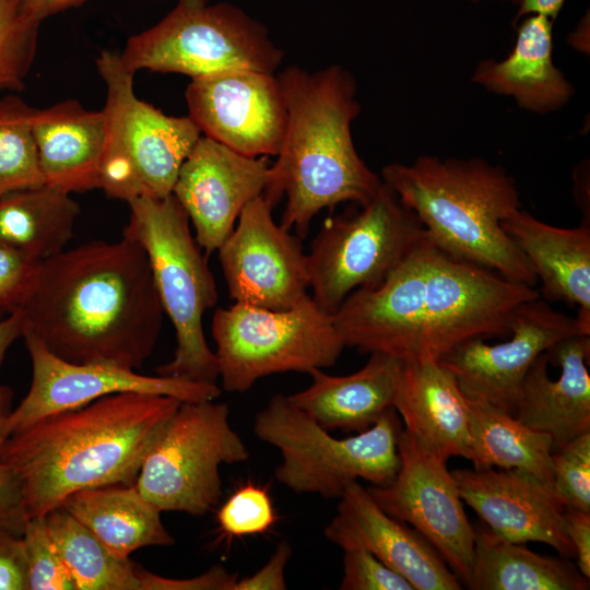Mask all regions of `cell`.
Wrapping results in <instances>:
<instances>
[{
	"label": "cell",
	"mask_w": 590,
	"mask_h": 590,
	"mask_svg": "<svg viewBox=\"0 0 590 590\" xmlns=\"http://www.w3.org/2000/svg\"><path fill=\"white\" fill-rule=\"evenodd\" d=\"M539 296L535 286L455 258L427 238L381 284L353 291L332 315L345 346L418 363L470 339L510 334L515 310Z\"/></svg>",
	"instance_id": "cell-1"
},
{
	"label": "cell",
	"mask_w": 590,
	"mask_h": 590,
	"mask_svg": "<svg viewBox=\"0 0 590 590\" xmlns=\"http://www.w3.org/2000/svg\"><path fill=\"white\" fill-rule=\"evenodd\" d=\"M21 310L24 332L57 357L130 369L153 353L165 315L145 250L125 235L43 260Z\"/></svg>",
	"instance_id": "cell-2"
},
{
	"label": "cell",
	"mask_w": 590,
	"mask_h": 590,
	"mask_svg": "<svg viewBox=\"0 0 590 590\" xmlns=\"http://www.w3.org/2000/svg\"><path fill=\"white\" fill-rule=\"evenodd\" d=\"M180 402L166 396L115 393L8 435L0 460L22 486L28 518H44L83 488L134 485Z\"/></svg>",
	"instance_id": "cell-3"
},
{
	"label": "cell",
	"mask_w": 590,
	"mask_h": 590,
	"mask_svg": "<svg viewBox=\"0 0 590 590\" xmlns=\"http://www.w3.org/2000/svg\"><path fill=\"white\" fill-rule=\"evenodd\" d=\"M285 98L287 122L278 160L263 192L274 206L286 205L281 226L307 235L311 220L342 202L367 204L382 185L359 157L352 122L361 106L353 75L334 64L310 72L296 66L276 75Z\"/></svg>",
	"instance_id": "cell-4"
},
{
	"label": "cell",
	"mask_w": 590,
	"mask_h": 590,
	"mask_svg": "<svg viewBox=\"0 0 590 590\" xmlns=\"http://www.w3.org/2000/svg\"><path fill=\"white\" fill-rule=\"evenodd\" d=\"M381 180L440 249L509 281L535 286L532 267L502 227V221L521 209L516 182L503 167L477 157L421 155L410 165L385 166Z\"/></svg>",
	"instance_id": "cell-5"
},
{
	"label": "cell",
	"mask_w": 590,
	"mask_h": 590,
	"mask_svg": "<svg viewBox=\"0 0 590 590\" xmlns=\"http://www.w3.org/2000/svg\"><path fill=\"white\" fill-rule=\"evenodd\" d=\"M125 236L145 250L165 315L177 346L172 361L156 368L160 376L215 384L220 377L215 353L209 347L202 316L217 302V290L205 256L192 236L189 219L172 193L128 201Z\"/></svg>",
	"instance_id": "cell-6"
},
{
	"label": "cell",
	"mask_w": 590,
	"mask_h": 590,
	"mask_svg": "<svg viewBox=\"0 0 590 590\" xmlns=\"http://www.w3.org/2000/svg\"><path fill=\"white\" fill-rule=\"evenodd\" d=\"M402 424L391 406L368 429L337 438L284 394L273 396L257 413L253 433L279 449L282 462L275 479L297 494L339 498L362 479L385 486L396 476Z\"/></svg>",
	"instance_id": "cell-7"
},
{
	"label": "cell",
	"mask_w": 590,
	"mask_h": 590,
	"mask_svg": "<svg viewBox=\"0 0 590 590\" xmlns=\"http://www.w3.org/2000/svg\"><path fill=\"white\" fill-rule=\"evenodd\" d=\"M96 68L106 86L99 188L127 202L172 194L179 169L202 133L189 116H168L138 98L134 73L120 55L103 50Z\"/></svg>",
	"instance_id": "cell-8"
},
{
	"label": "cell",
	"mask_w": 590,
	"mask_h": 590,
	"mask_svg": "<svg viewBox=\"0 0 590 590\" xmlns=\"http://www.w3.org/2000/svg\"><path fill=\"white\" fill-rule=\"evenodd\" d=\"M120 58L134 74L145 69L192 79L228 70L275 74L283 51L236 5L178 0L158 23L130 36Z\"/></svg>",
	"instance_id": "cell-9"
},
{
	"label": "cell",
	"mask_w": 590,
	"mask_h": 590,
	"mask_svg": "<svg viewBox=\"0 0 590 590\" xmlns=\"http://www.w3.org/2000/svg\"><path fill=\"white\" fill-rule=\"evenodd\" d=\"M222 386L243 393L266 376L335 364L345 347L333 315L309 296L287 310L235 303L212 318Z\"/></svg>",
	"instance_id": "cell-10"
},
{
	"label": "cell",
	"mask_w": 590,
	"mask_h": 590,
	"mask_svg": "<svg viewBox=\"0 0 590 590\" xmlns=\"http://www.w3.org/2000/svg\"><path fill=\"white\" fill-rule=\"evenodd\" d=\"M427 238L416 215L382 181L361 211L328 219L311 241V298L333 314L353 291L381 284Z\"/></svg>",
	"instance_id": "cell-11"
},
{
	"label": "cell",
	"mask_w": 590,
	"mask_h": 590,
	"mask_svg": "<svg viewBox=\"0 0 590 590\" xmlns=\"http://www.w3.org/2000/svg\"><path fill=\"white\" fill-rule=\"evenodd\" d=\"M228 416L226 403L180 402L142 463L140 493L162 511L212 510L222 496L220 465L249 458Z\"/></svg>",
	"instance_id": "cell-12"
},
{
	"label": "cell",
	"mask_w": 590,
	"mask_h": 590,
	"mask_svg": "<svg viewBox=\"0 0 590 590\" xmlns=\"http://www.w3.org/2000/svg\"><path fill=\"white\" fill-rule=\"evenodd\" d=\"M400 465L385 486L367 489L391 517L411 524L440 554L462 585L468 582L476 531L463 509L447 460L424 449L402 429L398 440Z\"/></svg>",
	"instance_id": "cell-13"
},
{
	"label": "cell",
	"mask_w": 590,
	"mask_h": 590,
	"mask_svg": "<svg viewBox=\"0 0 590 590\" xmlns=\"http://www.w3.org/2000/svg\"><path fill=\"white\" fill-rule=\"evenodd\" d=\"M509 330L511 338L505 342L486 344L484 339H470L437 362L469 400L512 415L534 361L560 340L586 333L576 318L553 309L541 296L518 306Z\"/></svg>",
	"instance_id": "cell-14"
},
{
	"label": "cell",
	"mask_w": 590,
	"mask_h": 590,
	"mask_svg": "<svg viewBox=\"0 0 590 590\" xmlns=\"http://www.w3.org/2000/svg\"><path fill=\"white\" fill-rule=\"evenodd\" d=\"M23 339L32 361V382L25 398L3 417L5 436L46 415L76 409L115 393L166 396L181 402L211 401L221 394L216 384L146 376L103 363H70L49 352L33 333L24 332Z\"/></svg>",
	"instance_id": "cell-15"
},
{
	"label": "cell",
	"mask_w": 590,
	"mask_h": 590,
	"mask_svg": "<svg viewBox=\"0 0 590 590\" xmlns=\"http://www.w3.org/2000/svg\"><path fill=\"white\" fill-rule=\"evenodd\" d=\"M272 209L263 194L248 202L217 251L235 303L287 310L310 296L308 260L299 236L278 225Z\"/></svg>",
	"instance_id": "cell-16"
},
{
	"label": "cell",
	"mask_w": 590,
	"mask_h": 590,
	"mask_svg": "<svg viewBox=\"0 0 590 590\" xmlns=\"http://www.w3.org/2000/svg\"><path fill=\"white\" fill-rule=\"evenodd\" d=\"M189 117L205 137L247 156H276L287 109L275 74L228 70L192 78Z\"/></svg>",
	"instance_id": "cell-17"
},
{
	"label": "cell",
	"mask_w": 590,
	"mask_h": 590,
	"mask_svg": "<svg viewBox=\"0 0 590 590\" xmlns=\"http://www.w3.org/2000/svg\"><path fill=\"white\" fill-rule=\"evenodd\" d=\"M270 166L268 156H247L205 135L197 141L172 193L206 255L217 250L233 232L245 205L263 194Z\"/></svg>",
	"instance_id": "cell-18"
},
{
	"label": "cell",
	"mask_w": 590,
	"mask_h": 590,
	"mask_svg": "<svg viewBox=\"0 0 590 590\" xmlns=\"http://www.w3.org/2000/svg\"><path fill=\"white\" fill-rule=\"evenodd\" d=\"M451 474L462 502L492 531L516 543H544L565 557H575L566 508L552 485L518 469H457Z\"/></svg>",
	"instance_id": "cell-19"
},
{
	"label": "cell",
	"mask_w": 590,
	"mask_h": 590,
	"mask_svg": "<svg viewBox=\"0 0 590 590\" xmlns=\"http://www.w3.org/2000/svg\"><path fill=\"white\" fill-rule=\"evenodd\" d=\"M323 534L343 551L362 548L402 575L414 590H461L457 575L415 529L386 511L357 481L347 485Z\"/></svg>",
	"instance_id": "cell-20"
},
{
	"label": "cell",
	"mask_w": 590,
	"mask_h": 590,
	"mask_svg": "<svg viewBox=\"0 0 590 590\" xmlns=\"http://www.w3.org/2000/svg\"><path fill=\"white\" fill-rule=\"evenodd\" d=\"M590 335L565 338L531 365L514 416L548 434L553 451L590 432Z\"/></svg>",
	"instance_id": "cell-21"
},
{
	"label": "cell",
	"mask_w": 590,
	"mask_h": 590,
	"mask_svg": "<svg viewBox=\"0 0 590 590\" xmlns=\"http://www.w3.org/2000/svg\"><path fill=\"white\" fill-rule=\"evenodd\" d=\"M392 408L424 449L448 460L469 455V399L437 361L402 363Z\"/></svg>",
	"instance_id": "cell-22"
},
{
	"label": "cell",
	"mask_w": 590,
	"mask_h": 590,
	"mask_svg": "<svg viewBox=\"0 0 590 590\" xmlns=\"http://www.w3.org/2000/svg\"><path fill=\"white\" fill-rule=\"evenodd\" d=\"M502 227L527 258L538 281L540 296L578 307L580 327L590 331V225L575 228L546 224L519 209Z\"/></svg>",
	"instance_id": "cell-23"
},
{
	"label": "cell",
	"mask_w": 590,
	"mask_h": 590,
	"mask_svg": "<svg viewBox=\"0 0 590 590\" xmlns=\"http://www.w3.org/2000/svg\"><path fill=\"white\" fill-rule=\"evenodd\" d=\"M32 129L45 185L68 193L99 188L106 135L103 110L66 99L35 108Z\"/></svg>",
	"instance_id": "cell-24"
},
{
	"label": "cell",
	"mask_w": 590,
	"mask_h": 590,
	"mask_svg": "<svg viewBox=\"0 0 590 590\" xmlns=\"http://www.w3.org/2000/svg\"><path fill=\"white\" fill-rule=\"evenodd\" d=\"M400 368L396 357L370 353L367 363L351 375L310 370L311 384L288 398L327 430L361 433L392 406Z\"/></svg>",
	"instance_id": "cell-25"
},
{
	"label": "cell",
	"mask_w": 590,
	"mask_h": 590,
	"mask_svg": "<svg viewBox=\"0 0 590 590\" xmlns=\"http://www.w3.org/2000/svg\"><path fill=\"white\" fill-rule=\"evenodd\" d=\"M552 24L542 14L524 19L509 56L482 61L472 81L492 93L514 97L527 110L545 114L563 107L574 87L553 62Z\"/></svg>",
	"instance_id": "cell-26"
},
{
	"label": "cell",
	"mask_w": 590,
	"mask_h": 590,
	"mask_svg": "<svg viewBox=\"0 0 590 590\" xmlns=\"http://www.w3.org/2000/svg\"><path fill=\"white\" fill-rule=\"evenodd\" d=\"M60 507L119 558H129L141 547L175 543L162 522V510L148 500L135 484L83 488L69 495Z\"/></svg>",
	"instance_id": "cell-27"
},
{
	"label": "cell",
	"mask_w": 590,
	"mask_h": 590,
	"mask_svg": "<svg viewBox=\"0 0 590 590\" xmlns=\"http://www.w3.org/2000/svg\"><path fill=\"white\" fill-rule=\"evenodd\" d=\"M472 590H588L589 578L566 559L543 556L489 528L475 530Z\"/></svg>",
	"instance_id": "cell-28"
},
{
	"label": "cell",
	"mask_w": 590,
	"mask_h": 590,
	"mask_svg": "<svg viewBox=\"0 0 590 590\" xmlns=\"http://www.w3.org/2000/svg\"><path fill=\"white\" fill-rule=\"evenodd\" d=\"M81 212L71 193L40 185L0 196V244L43 261L66 249Z\"/></svg>",
	"instance_id": "cell-29"
},
{
	"label": "cell",
	"mask_w": 590,
	"mask_h": 590,
	"mask_svg": "<svg viewBox=\"0 0 590 590\" xmlns=\"http://www.w3.org/2000/svg\"><path fill=\"white\" fill-rule=\"evenodd\" d=\"M469 455L474 468L518 469L552 485L553 439L489 404L469 400Z\"/></svg>",
	"instance_id": "cell-30"
},
{
	"label": "cell",
	"mask_w": 590,
	"mask_h": 590,
	"mask_svg": "<svg viewBox=\"0 0 590 590\" xmlns=\"http://www.w3.org/2000/svg\"><path fill=\"white\" fill-rule=\"evenodd\" d=\"M45 520L76 590H141L137 564L114 555L63 508L52 509Z\"/></svg>",
	"instance_id": "cell-31"
},
{
	"label": "cell",
	"mask_w": 590,
	"mask_h": 590,
	"mask_svg": "<svg viewBox=\"0 0 590 590\" xmlns=\"http://www.w3.org/2000/svg\"><path fill=\"white\" fill-rule=\"evenodd\" d=\"M34 109L17 95L0 98V196L45 185L32 129Z\"/></svg>",
	"instance_id": "cell-32"
},
{
	"label": "cell",
	"mask_w": 590,
	"mask_h": 590,
	"mask_svg": "<svg viewBox=\"0 0 590 590\" xmlns=\"http://www.w3.org/2000/svg\"><path fill=\"white\" fill-rule=\"evenodd\" d=\"M40 24L24 10L23 0H0V93L24 88Z\"/></svg>",
	"instance_id": "cell-33"
},
{
	"label": "cell",
	"mask_w": 590,
	"mask_h": 590,
	"mask_svg": "<svg viewBox=\"0 0 590 590\" xmlns=\"http://www.w3.org/2000/svg\"><path fill=\"white\" fill-rule=\"evenodd\" d=\"M552 488L566 509L590 512V432L553 451Z\"/></svg>",
	"instance_id": "cell-34"
},
{
	"label": "cell",
	"mask_w": 590,
	"mask_h": 590,
	"mask_svg": "<svg viewBox=\"0 0 590 590\" xmlns=\"http://www.w3.org/2000/svg\"><path fill=\"white\" fill-rule=\"evenodd\" d=\"M28 590H76L50 538L45 517L31 518L22 534Z\"/></svg>",
	"instance_id": "cell-35"
},
{
	"label": "cell",
	"mask_w": 590,
	"mask_h": 590,
	"mask_svg": "<svg viewBox=\"0 0 590 590\" xmlns=\"http://www.w3.org/2000/svg\"><path fill=\"white\" fill-rule=\"evenodd\" d=\"M276 519L268 491L251 482L238 487L217 511L219 528L231 539L264 533Z\"/></svg>",
	"instance_id": "cell-36"
},
{
	"label": "cell",
	"mask_w": 590,
	"mask_h": 590,
	"mask_svg": "<svg viewBox=\"0 0 590 590\" xmlns=\"http://www.w3.org/2000/svg\"><path fill=\"white\" fill-rule=\"evenodd\" d=\"M340 590H414L413 586L374 554L362 550L344 551Z\"/></svg>",
	"instance_id": "cell-37"
},
{
	"label": "cell",
	"mask_w": 590,
	"mask_h": 590,
	"mask_svg": "<svg viewBox=\"0 0 590 590\" xmlns=\"http://www.w3.org/2000/svg\"><path fill=\"white\" fill-rule=\"evenodd\" d=\"M42 261L0 244V316L21 309Z\"/></svg>",
	"instance_id": "cell-38"
},
{
	"label": "cell",
	"mask_w": 590,
	"mask_h": 590,
	"mask_svg": "<svg viewBox=\"0 0 590 590\" xmlns=\"http://www.w3.org/2000/svg\"><path fill=\"white\" fill-rule=\"evenodd\" d=\"M141 590H233L236 575L224 566L215 565L191 578H168L155 575L137 565Z\"/></svg>",
	"instance_id": "cell-39"
},
{
	"label": "cell",
	"mask_w": 590,
	"mask_h": 590,
	"mask_svg": "<svg viewBox=\"0 0 590 590\" xmlns=\"http://www.w3.org/2000/svg\"><path fill=\"white\" fill-rule=\"evenodd\" d=\"M5 437L0 417V447ZM28 520L22 486L0 460V529L22 536Z\"/></svg>",
	"instance_id": "cell-40"
},
{
	"label": "cell",
	"mask_w": 590,
	"mask_h": 590,
	"mask_svg": "<svg viewBox=\"0 0 590 590\" xmlns=\"http://www.w3.org/2000/svg\"><path fill=\"white\" fill-rule=\"evenodd\" d=\"M0 590H28L22 536L0 529Z\"/></svg>",
	"instance_id": "cell-41"
},
{
	"label": "cell",
	"mask_w": 590,
	"mask_h": 590,
	"mask_svg": "<svg viewBox=\"0 0 590 590\" xmlns=\"http://www.w3.org/2000/svg\"><path fill=\"white\" fill-rule=\"evenodd\" d=\"M291 554V545L280 542L266 565L253 575L237 579L233 590H285L284 571Z\"/></svg>",
	"instance_id": "cell-42"
},
{
	"label": "cell",
	"mask_w": 590,
	"mask_h": 590,
	"mask_svg": "<svg viewBox=\"0 0 590 590\" xmlns=\"http://www.w3.org/2000/svg\"><path fill=\"white\" fill-rule=\"evenodd\" d=\"M565 524L575 550L577 568L590 579V512L566 509Z\"/></svg>",
	"instance_id": "cell-43"
},
{
	"label": "cell",
	"mask_w": 590,
	"mask_h": 590,
	"mask_svg": "<svg viewBox=\"0 0 590 590\" xmlns=\"http://www.w3.org/2000/svg\"><path fill=\"white\" fill-rule=\"evenodd\" d=\"M25 331L24 315L21 309L5 316L0 321V365L10 345ZM13 392L0 384V417H5L11 412Z\"/></svg>",
	"instance_id": "cell-44"
},
{
	"label": "cell",
	"mask_w": 590,
	"mask_h": 590,
	"mask_svg": "<svg viewBox=\"0 0 590 590\" xmlns=\"http://www.w3.org/2000/svg\"><path fill=\"white\" fill-rule=\"evenodd\" d=\"M86 0H23L24 10L36 20L45 19L82 5Z\"/></svg>",
	"instance_id": "cell-45"
},
{
	"label": "cell",
	"mask_w": 590,
	"mask_h": 590,
	"mask_svg": "<svg viewBox=\"0 0 590 590\" xmlns=\"http://www.w3.org/2000/svg\"><path fill=\"white\" fill-rule=\"evenodd\" d=\"M565 0H521L515 21L528 14H542L554 20Z\"/></svg>",
	"instance_id": "cell-46"
},
{
	"label": "cell",
	"mask_w": 590,
	"mask_h": 590,
	"mask_svg": "<svg viewBox=\"0 0 590 590\" xmlns=\"http://www.w3.org/2000/svg\"><path fill=\"white\" fill-rule=\"evenodd\" d=\"M471 1L477 2V1H481V0H471ZM500 1H510L512 3L519 4L521 0H500Z\"/></svg>",
	"instance_id": "cell-47"
}]
</instances>
